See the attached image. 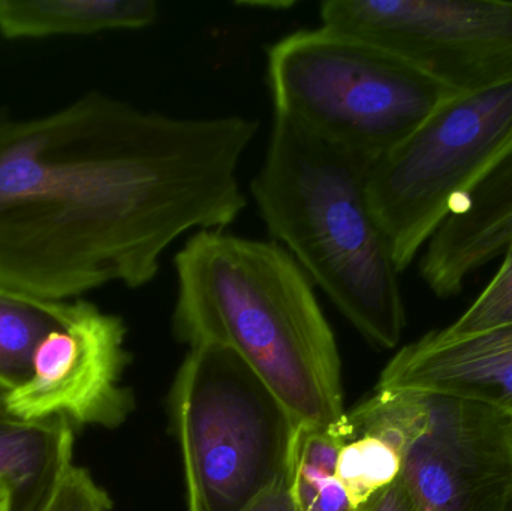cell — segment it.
<instances>
[{"mask_svg":"<svg viewBox=\"0 0 512 511\" xmlns=\"http://www.w3.org/2000/svg\"><path fill=\"white\" fill-rule=\"evenodd\" d=\"M258 129L101 92L33 119L0 113V287L54 302L146 287L179 237L242 215L239 165Z\"/></svg>","mask_w":512,"mask_h":511,"instance_id":"obj_1","label":"cell"},{"mask_svg":"<svg viewBox=\"0 0 512 511\" xmlns=\"http://www.w3.org/2000/svg\"><path fill=\"white\" fill-rule=\"evenodd\" d=\"M176 338L242 357L301 428L331 429L343 410L342 368L315 284L274 240L197 231L174 257Z\"/></svg>","mask_w":512,"mask_h":511,"instance_id":"obj_2","label":"cell"},{"mask_svg":"<svg viewBox=\"0 0 512 511\" xmlns=\"http://www.w3.org/2000/svg\"><path fill=\"white\" fill-rule=\"evenodd\" d=\"M372 165L274 113L251 192L271 239L367 341L391 350L406 326L402 272L370 206Z\"/></svg>","mask_w":512,"mask_h":511,"instance_id":"obj_3","label":"cell"},{"mask_svg":"<svg viewBox=\"0 0 512 511\" xmlns=\"http://www.w3.org/2000/svg\"><path fill=\"white\" fill-rule=\"evenodd\" d=\"M267 77L274 113L372 164L454 96L390 51L322 26L270 45Z\"/></svg>","mask_w":512,"mask_h":511,"instance_id":"obj_4","label":"cell"},{"mask_svg":"<svg viewBox=\"0 0 512 511\" xmlns=\"http://www.w3.org/2000/svg\"><path fill=\"white\" fill-rule=\"evenodd\" d=\"M171 414L188 511H243L291 473L301 426L230 348L191 347L171 393Z\"/></svg>","mask_w":512,"mask_h":511,"instance_id":"obj_5","label":"cell"},{"mask_svg":"<svg viewBox=\"0 0 512 511\" xmlns=\"http://www.w3.org/2000/svg\"><path fill=\"white\" fill-rule=\"evenodd\" d=\"M512 147V80L454 95L373 162L367 195L400 272L454 204Z\"/></svg>","mask_w":512,"mask_h":511,"instance_id":"obj_6","label":"cell"},{"mask_svg":"<svg viewBox=\"0 0 512 511\" xmlns=\"http://www.w3.org/2000/svg\"><path fill=\"white\" fill-rule=\"evenodd\" d=\"M319 20L390 51L453 95L512 80L508 0H327Z\"/></svg>","mask_w":512,"mask_h":511,"instance_id":"obj_7","label":"cell"},{"mask_svg":"<svg viewBox=\"0 0 512 511\" xmlns=\"http://www.w3.org/2000/svg\"><path fill=\"white\" fill-rule=\"evenodd\" d=\"M126 335L122 318L74 300L68 321L36 348L29 378L0 402L26 422L119 428L135 408L134 395L122 383L131 362Z\"/></svg>","mask_w":512,"mask_h":511,"instance_id":"obj_8","label":"cell"},{"mask_svg":"<svg viewBox=\"0 0 512 511\" xmlns=\"http://www.w3.org/2000/svg\"><path fill=\"white\" fill-rule=\"evenodd\" d=\"M427 395L402 452L417 511H512V419L471 399Z\"/></svg>","mask_w":512,"mask_h":511,"instance_id":"obj_9","label":"cell"},{"mask_svg":"<svg viewBox=\"0 0 512 511\" xmlns=\"http://www.w3.org/2000/svg\"><path fill=\"white\" fill-rule=\"evenodd\" d=\"M376 389L471 399L512 419V324L475 335L426 333L390 360Z\"/></svg>","mask_w":512,"mask_h":511,"instance_id":"obj_10","label":"cell"},{"mask_svg":"<svg viewBox=\"0 0 512 511\" xmlns=\"http://www.w3.org/2000/svg\"><path fill=\"white\" fill-rule=\"evenodd\" d=\"M512 242V147L459 198L424 246L421 279L441 299L462 293L472 273Z\"/></svg>","mask_w":512,"mask_h":511,"instance_id":"obj_11","label":"cell"},{"mask_svg":"<svg viewBox=\"0 0 512 511\" xmlns=\"http://www.w3.org/2000/svg\"><path fill=\"white\" fill-rule=\"evenodd\" d=\"M159 14L155 0H0V35L15 41L141 30Z\"/></svg>","mask_w":512,"mask_h":511,"instance_id":"obj_12","label":"cell"},{"mask_svg":"<svg viewBox=\"0 0 512 511\" xmlns=\"http://www.w3.org/2000/svg\"><path fill=\"white\" fill-rule=\"evenodd\" d=\"M74 428L65 420L26 422L0 402V483L14 495L15 511H35L60 468L74 458Z\"/></svg>","mask_w":512,"mask_h":511,"instance_id":"obj_13","label":"cell"},{"mask_svg":"<svg viewBox=\"0 0 512 511\" xmlns=\"http://www.w3.org/2000/svg\"><path fill=\"white\" fill-rule=\"evenodd\" d=\"M74 300L54 302L0 287V401L32 372L42 339L71 317Z\"/></svg>","mask_w":512,"mask_h":511,"instance_id":"obj_14","label":"cell"},{"mask_svg":"<svg viewBox=\"0 0 512 511\" xmlns=\"http://www.w3.org/2000/svg\"><path fill=\"white\" fill-rule=\"evenodd\" d=\"M402 474V452L385 438L360 434L343 441L337 458L336 477L348 495L352 510L393 485Z\"/></svg>","mask_w":512,"mask_h":511,"instance_id":"obj_15","label":"cell"},{"mask_svg":"<svg viewBox=\"0 0 512 511\" xmlns=\"http://www.w3.org/2000/svg\"><path fill=\"white\" fill-rule=\"evenodd\" d=\"M512 324V242L504 252V261L492 281L474 303L451 326L450 335L465 336L487 332Z\"/></svg>","mask_w":512,"mask_h":511,"instance_id":"obj_16","label":"cell"},{"mask_svg":"<svg viewBox=\"0 0 512 511\" xmlns=\"http://www.w3.org/2000/svg\"><path fill=\"white\" fill-rule=\"evenodd\" d=\"M110 495L89 470L69 459L60 468L51 488L35 511H110Z\"/></svg>","mask_w":512,"mask_h":511,"instance_id":"obj_17","label":"cell"},{"mask_svg":"<svg viewBox=\"0 0 512 511\" xmlns=\"http://www.w3.org/2000/svg\"><path fill=\"white\" fill-rule=\"evenodd\" d=\"M243 511H300L291 488V473Z\"/></svg>","mask_w":512,"mask_h":511,"instance_id":"obj_18","label":"cell"},{"mask_svg":"<svg viewBox=\"0 0 512 511\" xmlns=\"http://www.w3.org/2000/svg\"><path fill=\"white\" fill-rule=\"evenodd\" d=\"M358 511H417V509L412 503L408 489L399 477L393 485L388 486Z\"/></svg>","mask_w":512,"mask_h":511,"instance_id":"obj_19","label":"cell"},{"mask_svg":"<svg viewBox=\"0 0 512 511\" xmlns=\"http://www.w3.org/2000/svg\"><path fill=\"white\" fill-rule=\"evenodd\" d=\"M0 511H15L14 495L6 483H0Z\"/></svg>","mask_w":512,"mask_h":511,"instance_id":"obj_20","label":"cell"}]
</instances>
